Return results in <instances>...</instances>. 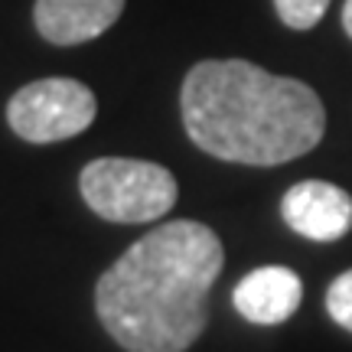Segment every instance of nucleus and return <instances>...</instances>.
Here are the masks:
<instances>
[{"label":"nucleus","instance_id":"10","mask_svg":"<svg viewBox=\"0 0 352 352\" xmlns=\"http://www.w3.org/2000/svg\"><path fill=\"white\" fill-rule=\"evenodd\" d=\"M342 30H346L352 39V0H346V7H342Z\"/></svg>","mask_w":352,"mask_h":352},{"label":"nucleus","instance_id":"1","mask_svg":"<svg viewBox=\"0 0 352 352\" xmlns=\"http://www.w3.org/2000/svg\"><path fill=\"white\" fill-rule=\"evenodd\" d=\"M222 264V241L209 226H157L101 274V327L127 352H186L209 323V290Z\"/></svg>","mask_w":352,"mask_h":352},{"label":"nucleus","instance_id":"2","mask_svg":"<svg viewBox=\"0 0 352 352\" xmlns=\"http://www.w3.org/2000/svg\"><path fill=\"white\" fill-rule=\"evenodd\" d=\"M179 108L189 140L228 164H287L314 151L327 131V111L314 88L245 59L192 65Z\"/></svg>","mask_w":352,"mask_h":352},{"label":"nucleus","instance_id":"3","mask_svg":"<svg viewBox=\"0 0 352 352\" xmlns=\"http://www.w3.org/2000/svg\"><path fill=\"white\" fill-rule=\"evenodd\" d=\"M78 189L88 209L118 226L157 222L176 206L173 173L151 160L101 157L82 170Z\"/></svg>","mask_w":352,"mask_h":352},{"label":"nucleus","instance_id":"6","mask_svg":"<svg viewBox=\"0 0 352 352\" xmlns=\"http://www.w3.org/2000/svg\"><path fill=\"white\" fill-rule=\"evenodd\" d=\"M303 300V284L297 271L271 264V267H258L252 274L239 280V287L232 294V303L248 323L258 327H277L297 314Z\"/></svg>","mask_w":352,"mask_h":352},{"label":"nucleus","instance_id":"7","mask_svg":"<svg viewBox=\"0 0 352 352\" xmlns=\"http://www.w3.org/2000/svg\"><path fill=\"white\" fill-rule=\"evenodd\" d=\"M124 10V0H36V30L56 46H78L101 36Z\"/></svg>","mask_w":352,"mask_h":352},{"label":"nucleus","instance_id":"9","mask_svg":"<svg viewBox=\"0 0 352 352\" xmlns=\"http://www.w3.org/2000/svg\"><path fill=\"white\" fill-rule=\"evenodd\" d=\"M327 310L342 329L352 333V267L342 271L327 290Z\"/></svg>","mask_w":352,"mask_h":352},{"label":"nucleus","instance_id":"4","mask_svg":"<svg viewBox=\"0 0 352 352\" xmlns=\"http://www.w3.org/2000/svg\"><path fill=\"white\" fill-rule=\"evenodd\" d=\"M98 111L91 88L76 78H39L23 85L7 104L16 138L30 144H56L82 134Z\"/></svg>","mask_w":352,"mask_h":352},{"label":"nucleus","instance_id":"5","mask_svg":"<svg viewBox=\"0 0 352 352\" xmlns=\"http://www.w3.org/2000/svg\"><path fill=\"white\" fill-rule=\"evenodd\" d=\"M280 215L310 241H340L352 228V196L327 179H303L280 199Z\"/></svg>","mask_w":352,"mask_h":352},{"label":"nucleus","instance_id":"8","mask_svg":"<svg viewBox=\"0 0 352 352\" xmlns=\"http://www.w3.org/2000/svg\"><path fill=\"white\" fill-rule=\"evenodd\" d=\"M274 7L290 30H310L323 20L329 0H274Z\"/></svg>","mask_w":352,"mask_h":352}]
</instances>
